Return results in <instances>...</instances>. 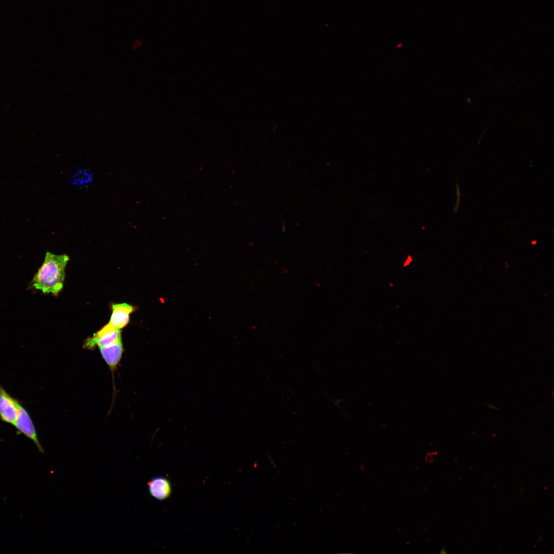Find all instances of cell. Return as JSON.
<instances>
[{"label": "cell", "mask_w": 554, "mask_h": 554, "mask_svg": "<svg viewBox=\"0 0 554 554\" xmlns=\"http://www.w3.org/2000/svg\"><path fill=\"white\" fill-rule=\"evenodd\" d=\"M69 260L66 254L57 255L47 251L41 266L33 277V287L45 294L58 295L63 287L65 268Z\"/></svg>", "instance_id": "6da1fadb"}, {"label": "cell", "mask_w": 554, "mask_h": 554, "mask_svg": "<svg viewBox=\"0 0 554 554\" xmlns=\"http://www.w3.org/2000/svg\"><path fill=\"white\" fill-rule=\"evenodd\" d=\"M122 340L120 329L115 328L109 323L104 326L91 337L86 339L84 348L92 350L97 346H106Z\"/></svg>", "instance_id": "7a4b0ae2"}, {"label": "cell", "mask_w": 554, "mask_h": 554, "mask_svg": "<svg viewBox=\"0 0 554 554\" xmlns=\"http://www.w3.org/2000/svg\"><path fill=\"white\" fill-rule=\"evenodd\" d=\"M13 425L18 434H23L29 438L33 442L41 453H44L32 419L22 404L19 406L17 419Z\"/></svg>", "instance_id": "3957f363"}, {"label": "cell", "mask_w": 554, "mask_h": 554, "mask_svg": "<svg viewBox=\"0 0 554 554\" xmlns=\"http://www.w3.org/2000/svg\"><path fill=\"white\" fill-rule=\"evenodd\" d=\"M22 403L10 395L0 384V420L13 425Z\"/></svg>", "instance_id": "277c9868"}, {"label": "cell", "mask_w": 554, "mask_h": 554, "mask_svg": "<svg viewBox=\"0 0 554 554\" xmlns=\"http://www.w3.org/2000/svg\"><path fill=\"white\" fill-rule=\"evenodd\" d=\"M99 349L103 359L113 373L124 351L122 340L108 346L99 347Z\"/></svg>", "instance_id": "5b68a950"}, {"label": "cell", "mask_w": 554, "mask_h": 554, "mask_svg": "<svg viewBox=\"0 0 554 554\" xmlns=\"http://www.w3.org/2000/svg\"><path fill=\"white\" fill-rule=\"evenodd\" d=\"M109 323L119 329L125 327L129 323L130 314L135 310V307L126 303L113 304Z\"/></svg>", "instance_id": "8992f818"}, {"label": "cell", "mask_w": 554, "mask_h": 554, "mask_svg": "<svg viewBox=\"0 0 554 554\" xmlns=\"http://www.w3.org/2000/svg\"><path fill=\"white\" fill-rule=\"evenodd\" d=\"M147 485L150 494L159 500L168 498L172 492L170 481L163 477L152 478L147 483Z\"/></svg>", "instance_id": "52a82bcc"}, {"label": "cell", "mask_w": 554, "mask_h": 554, "mask_svg": "<svg viewBox=\"0 0 554 554\" xmlns=\"http://www.w3.org/2000/svg\"><path fill=\"white\" fill-rule=\"evenodd\" d=\"M93 174L85 169H78L71 177L72 184L81 188H87L93 181Z\"/></svg>", "instance_id": "ba28073f"}]
</instances>
